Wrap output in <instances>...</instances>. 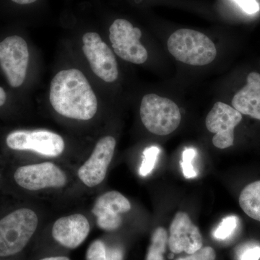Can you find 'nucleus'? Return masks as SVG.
I'll list each match as a JSON object with an SVG mask.
<instances>
[{
    "label": "nucleus",
    "instance_id": "obj_1",
    "mask_svg": "<svg viewBox=\"0 0 260 260\" xmlns=\"http://www.w3.org/2000/svg\"><path fill=\"white\" fill-rule=\"evenodd\" d=\"M49 101L58 114L78 120H89L96 114V95L79 70H61L51 82Z\"/></svg>",
    "mask_w": 260,
    "mask_h": 260
},
{
    "label": "nucleus",
    "instance_id": "obj_2",
    "mask_svg": "<svg viewBox=\"0 0 260 260\" xmlns=\"http://www.w3.org/2000/svg\"><path fill=\"white\" fill-rule=\"evenodd\" d=\"M167 46L177 60L193 66L210 64L217 55L216 47L209 38L191 29H179L173 32Z\"/></svg>",
    "mask_w": 260,
    "mask_h": 260
},
{
    "label": "nucleus",
    "instance_id": "obj_3",
    "mask_svg": "<svg viewBox=\"0 0 260 260\" xmlns=\"http://www.w3.org/2000/svg\"><path fill=\"white\" fill-rule=\"evenodd\" d=\"M37 214L28 208L15 210L0 220V256L23 250L38 225Z\"/></svg>",
    "mask_w": 260,
    "mask_h": 260
},
{
    "label": "nucleus",
    "instance_id": "obj_4",
    "mask_svg": "<svg viewBox=\"0 0 260 260\" xmlns=\"http://www.w3.org/2000/svg\"><path fill=\"white\" fill-rule=\"evenodd\" d=\"M140 114L145 127L160 136L175 131L181 122V112L177 104L156 94H147L143 98Z\"/></svg>",
    "mask_w": 260,
    "mask_h": 260
},
{
    "label": "nucleus",
    "instance_id": "obj_5",
    "mask_svg": "<svg viewBox=\"0 0 260 260\" xmlns=\"http://www.w3.org/2000/svg\"><path fill=\"white\" fill-rule=\"evenodd\" d=\"M10 148L31 150L47 157H57L64 150V141L60 135L47 129L16 130L6 138Z\"/></svg>",
    "mask_w": 260,
    "mask_h": 260
},
{
    "label": "nucleus",
    "instance_id": "obj_6",
    "mask_svg": "<svg viewBox=\"0 0 260 260\" xmlns=\"http://www.w3.org/2000/svg\"><path fill=\"white\" fill-rule=\"evenodd\" d=\"M141 37V30L124 19H117L109 28V39L114 52L133 64H143L148 58V51L140 42Z\"/></svg>",
    "mask_w": 260,
    "mask_h": 260
},
{
    "label": "nucleus",
    "instance_id": "obj_7",
    "mask_svg": "<svg viewBox=\"0 0 260 260\" xmlns=\"http://www.w3.org/2000/svg\"><path fill=\"white\" fill-rule=\"evenodd\" d=\"M28 61V44L23 38L11 36L0 42V66L13 88L23 85Z\"/></svg>",
    "mask_w": 260,
    "mask_h": 260
},
{
    "label": "nucleus",
    "instance_id": "obj_8",
    "mask_svg": "<svg viewBox=\"0 0 260 260\" xmlns=\"http://www.w3.org/2000/svg\"><path fill=\"white\" fill-rule=\"evenodd\" d=\"M83 51L94 74L106 83H114L119 76L114 53L99 34L88 32L83 37Z\"/></svg>",
    "mask_w": 260,
    "mask_h": 260
},
{
    "label": "nucleus",
    "instance_id": "obj_9",
    "mask_svg": "<svg viewBox=\"0 0 260 260\" xmlns=\"http://www.w3.org/2000/svg\"><path fill=\"white\" fill-rule=\"evenodd\" d=\"M242 120V114L234 107L217 102L208 113L205 125L210 133H214L213 143L219 149L232 146L234 142V129Z\"/></svg>",
    "mask_w": 260,
    "mask_h": 260
},
{
    "label": "nucleus",
    "instance_id": "obj_10",
    "mask_svg": "<svg viewBox=\"0 0 260 260\" xmlns=\"http://www.w3.org/2000/svg\"><path fill=\"white\" fill-rule=\"evenodd\" d=\"M14 178L19 186L31 191L63 187L67 183L64 173L50 162L18 168Z\"/></svg>",
    "mask_w": 260,
    "mask_h": 260
},
{
    "label": "nucleus",
    "instance_id": "obj_11",
    "mask_svg": "<svg viewBox=\"0 0 260 260\" xmlns=\"http://www.w3.org/2000/svg\"><path fill=\"white\" fill-rule=\"evenodd\" d=\"M116 148V140L112 136L98 142L93 153L78 170V177L85 185L93 187L105 179Z\"/></svg>",
    "mask_w": 260,
    "mask_h": 260
},
{
    "label": "nucleus",
    "instance_id": "obj_12",
    "mask_svg": "<svg viewBox=\"0 0 260 260\" xmlns=\"http://www.w3.org/2000/svg\"><path fill=\"white\" fill-rule=\"evenodd\" d=\"M168 244L174 254L185 251L191 254L203 247V238L198 227L195 225L184 212H178L169 229Z\"/></svg>",
    "mask_w": 260,
    "mask_h": 260
},
{
    "label": "nucleus",
    "instance_id": "obj_13",
    "mask_svg": "<svg viewBox=\"0 0 260 260\" xmlns=\"http://www.w3.org/2000/svg\"><path fill=\"white\" fill-rule=\"evenodd\" d=\"M131 210L129 200L119 191H108L95 201L92 213L96 217L97 225L107 232L119 229L122 224L121 215Z\"/></svg>",
    "mask_w": 260,
    "mask_h": 260
},
{
    "label": "nucleus",
    "instance_id": "obj_14",
    "mask_svg": "<svg viewBox=\"0 0 260 260\" xmlns=\"http://www.w3.org/2000/svg\"><path fill=\"white\" fill-rule=\"evenodd\" d=\"M88 219L81 214H74L58 219L52 228V237L61 246L75 249L86 239L90 232Z\"/></svg>",
    "mask_w": 260,
    "mask_h": 260
},
{
    "label": "nucleus",
    "instance_id": "obj_15",
    "mask_svg": "<svg viewBox=\"0 0 260 260\" xmlns=\"http://www.w3.org/2000/svg\"><path fill=\"white\" fill-rule=\"evenodd\" d=\"M247 83L234 95L232 106L244 115L260 120V74L249 73Z\"/></svg>",
    "mask_w": 260,
    "mask_h": 260
},
{
    "label": "nucleus",
    "instance_id": "obj_16",
    "mask_svg": "<svg viewBox=\"0 0 260 260\" xmlns=\"http://www.w3.org/2000/svg\"><path fill=\"white\" fill-rule=\"evenodd\" d=\"M239 203L248 216L260 222V180L254 181L243 189Z\"/></svg>",
    "mask_w": 260,
    "mask_h": 260
},
{
    "label": "nucleus",
    "instance_id": "obj_17",
    "mask_svg": "<svg viewBox=\"0 0 260 260\" xmlns=\"http://www.w3.org/2000/svg\"><path fill=\"white\" fill-rule=\"evenodd\" d=\"M168 234L164 228L158 227L154 231L151 243L149 246L145 260H165L164 254L167 250Z\"/></svg>",
    "mask_w": 260,
    "mask_h": 260
},
{
    "label": "nucleus",
    "instance_id": "obj_18",
    "mask_svg": "<svg viewBox=\"0 0 260 260\" xmlns=\"http://www.w3.org/2000/svg\"><path fill=\"white\" fill-rule=\"evenodd\" d=\"M160 153V149L156 146L149 147L143 152V159L140 166L139 174L142 177H147L155 167V162Z\"/></svg>",
    "mask_w": 260,
    "mask_h": 260
},
{
    "label": "nucleus",
    "instance_id": "obj_19",
    "mask_svg": "<svg viewBox=\"0 0 260 260\" xmlns=\"http://www.w3.org/2000/svg\"><path fill=\"white\" fill-rule=\"evenodd\" d=\"M238 221L239 220L235 215H230L223 219L214 232V237L218 240H225L228 238L232 237L237 229Z\"/></svg>",
    "mask_w": 260,
    "mask_h": 260
},
{
    "label": "nucleus",
    "instance_id": "obj_20",
    "mask_svg": "<svg viewBox=\"0 0 260 260\" xmlns=\"http://www.w3.org/2000/svg\"><path fill=\"white\" fill-rule=\"evenodd\" d=\"M196 152L194 149L186 148L182 154V161L181 162L183 174L186 179H192L197 177L198 174L195 172L192 166V160Z\"/></svg>",
    "mask_w": 260,
    "mask_h": 260
},
{
    "label": "nucleus",
    "instance_id": "obj_21",
    "mask_svg": "<svg viewBox=\"0 0 260 260\" xmlns=\"http://www.w3.org/2000/svg\"><path fill=\"white\" fill-rule=\"evenodd\" d=\"M107 245L102 240L94 241L89 246L86 253V260H106Z\"/></svg>",
    "mask_w": 260,
    "mask_h": 260
},
{
    "label": "nucleus",
    "instance_id": "obj_22",
    "mask_svg": "<svg viewBox=\"0 0 260 260\" xmlns=\"http://www.w3.org/2000/svg\"><path fill=\"white\" fill-rule=\"evenodd\" d=\"M215 258L216 253L213 248L205 246L186 257L179 258L176 260H215Z\"/></svg>",
    "mask_w": 260,
    "mask_h": 260
},
{
    "label": "nucleus",
    "instance_id": "obj_23",
    "mask_svg": "<svg viewBox=\"0 0 260 260\" xmlns=\"http://www.w3.org/2000/svg\"><path fill=\"white\" fill-rule=\"evenodd\" d=\"M124 259V249L121 246H107L106 260Z\"/></svg>",
    "mask_w": 260,
    "mask_h": 260
},
{
    "label": "nucleus",
    "instance_id": "obj_24",
    "mask_svg": "<svg viewBox=\"0 0 260 260\" xmlns=\"http://www.w3.org/2000/svg\"><path fill=\"white\" fill-rule=\"evenodd\" d=\"M246 13L254 14L259 11V6L256 0H234Z\"/></svg>",
    "mask_w": 260,
    "mask_h": 260
},
{
    "label": "nucleus",
    "instance_id": "obj_25",
    "mask_svg": "<svg viewBox=\"0 0 260 260\" xmlns=\"http://www.w3.org/2000/svg\"><path fill=\"white\" fill-rule=\"evenodd\" d=\"M260 259V246H254L246 248L242 251L240 260H259Z\"/></svg>",
    "mask_w": 260,
    "mask_h": 260
},
{
    "label": "nucleus",
    "instance_id": "obj_26",
    "mask_svg": "<svg viewBox=\"0 0 260 260\" xmlns=\"http://www.w3.org/2000/svg\"><path fill=\"white\" fill-rule=\"evenodd\" d=\"M7 95L4 89L0 87V107L4 105L6 102Z\"/></svg>",
    "mask_w": 260,
    "mask_h": 260
},
{
    "label": "nucleus",
    "instance_id": "obj_27",
    "mask_svg": "<svg viewBox=\"0 0 260 260\" xmlns=\"http://www.w3.org/2000/svg\"><path fill=\"white\" fill-rule=\"evenodd\" d=\"M12 1L19 5H28L35 3L37 0H12Z\"/></svg>",
    "mask_w": 260,
    "mask_h": 260
},
{
    "label": "nucleus",
    "instance_id": "obj_28",
    "mask_svg": "<svg viewBox=\"0 0 260 260\" xmlns=\"http://www.w3.org/2000/svg\"><path fill=\"white\" fill-rule=\"evenodd\" d=\"M41 260H70L66 256H51V257L44 258Z\"/></svg>",
    "mask_w": 260,
    "mask_h": 260
}]
</instances>
